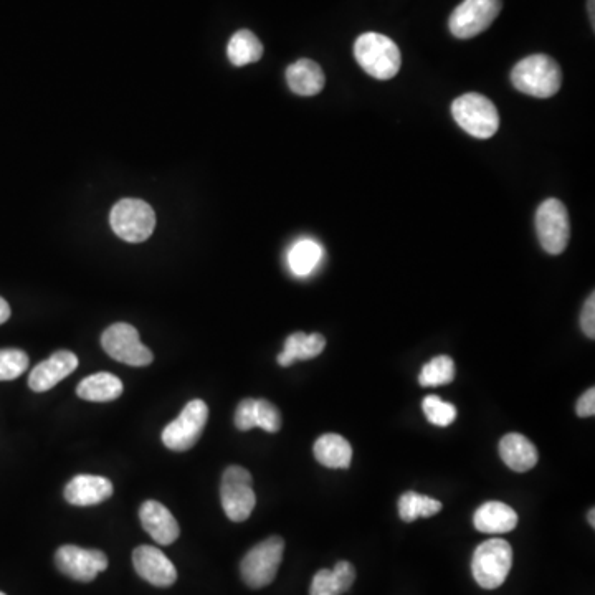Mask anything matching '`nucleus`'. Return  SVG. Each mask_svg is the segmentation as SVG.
<instances>
[{
	"label": "nucleus",
	"mask_w": 595,
	"mask_h": 595,
	"mask_svg": "<svg viewBox=\"0 0 595 595\" xmlns=\"http://www.w3.org/2000/svg\"><path fill=\"white\" fill-rule=\"evenodd\" d=\"M516 90L534 98H551L561 90L562 70L554 58L536 53L516 63L511 72Z\"/></svg>",
	"instance_id": "nucleus-1"
},
{
	"label": "nucleus",
	"mask_w": 595,
	"mask_h": 595,
	"mask_svg": "<svg viewBox=\"0 0 595 595\" xmlns=\"http://www.w3.org/2000/svg\"><path fill=\"white\" fill-rule=\"evenodd\" d=\"M354 57L359 67L377 80H391L399 73L402 65V55L397 43L376 32H367L356 40Z\"/></svg>",
	"instance_id": "nucleus-2"
},
{
	"label": "nucleus",
	"mask_w": 595,
	"mask_h": 595,
	"mask_svg": "<svg viewBox=\"0 0 595 595\" xmlns=\"http://www.w3.org/2000/svg\"><path fill=\"white\" fill-rule=\"evenodd\" d=\"M513 566V548L505 539H490L476 548L472 572L481 589L493 591L503 586Z\"/></svg>",
	"instance_id": "nucleus-3"
},
{
	"label": "nucleus",
	"mask_w": 595,
	"mask_h": 595,
	"mask_svg": "<svg viewBox=\"0 0 595 595\" xmlns=\"http://www.w3.org/2000/svg\"><path fill=\"white\" fill-rule=\"evenodd\" d=\"M453 119L473 138L490 139L500 129V113L493 101L480 93H467L452 105Z\"/></svg>",
	"instance_id": "nucleus-4"
},
{
	"label": "nucleus",
	"mask_w": 595,
	"mask_h": 595,
	"mask_svg": "<svg viewBox=\"0 0 595 595\" xmlns=\"http://www.w3.org/2000/svg\"><path fill=\"white\" fill-rule=\"evenodd\" d=\"M285 553V541L272 536L250 549L240 564V574L248 587L262 589L275 581Z\"/></svg>",
	"instance_id": "nucleus-5"
},
{
	"label": "nucleus",
	"mask_w": 595,
	"mask_h": 595,
	"mask_svg": "<svg viewBox=\"0 0 595 595\" xmlns=\"http://www.w3.org/2000/svg\"><path fill=\"white\" fill-rule=\"evenodd\" d=\"M220 500L230 521L243 523L250 518L257 505V495L247 468L232 465L225 470L220 483Z\"/></svg>",
	"instance_id": "nucleus-6"
},
{
	"label": "nucleus",
	"mask_w": 595,
	"mask_h": 595,
	"mask_svg": "<svg viewBox=\"0 0 595 595\" xmlns=\"http://www.w3.org/2000/svg\"><path fill=\"white\" fill-rule=\"evenodd\" d=\"M110 224L113 232L126 242H144L156 229V214L144 200L123 199L111 210Z\"/></svg>",
	"instance_id": "nucleus-7"
},
{
	"label": "nucleus",
	"mask_w": 595,
	"mask_h": 595,
	"mask_svg": "<svg viewBox=\"0 0 595 595\" xmlns=\"http://www.w3.org/2000/svg\"><path fill=\"white\" fill-rule=\"evenodd\" d=\"M207 420H209V407L204 400H191L182 409L181 415L162 430V443L174 452L191 450L202 437Z\"/></svg>",
	"instance_id": "nucleus-8"
},
{
	"label": "nucleus",
	"mask_w": 595,
	"mask_h": 595,
	"mask_svg": "<svg viewBox=\"0 0 595 595\" xmlns=\"http://www.w3.org/2000/svg\"><path fill=\"white\" fill-rule=\"evenodd\" d=\"M503 0H463L453 10L448 27L453 37L467 40L483 34L498 19Z\"/></svg>",
	"instance_id": "nucleus-9"
},
{
	"label": "nucleus",
	"mask_w": 595,
	"mask_h": 595,
	"mask_svg": "<svg viewBox=\"0 0 595 595\" xmlns=\"http://www.w3.org/2000/svg\"><path fill=\"white\" fill-rule=\"evenodd\" d=\"M536 232L544 252L561 255L571 238V222L566 205L561 200L548 199L536 212Z\"/></svg>",
	"instance_id": "nucleus-10"
},
{
	"label": "nucleus",
	"mask_w": 595,
	"mask_h": 595,
	"mask_svg": "<svg viewBox=\"0 0 595 595\" xmlns=\"http://www.w3.org/2000/svg\"><path fill=\"white\" fill-rule=\"evenodd\" d=\"M101 346L108 356L126 366L144 367L154 361V356L141 339L138 329L126 323H116L101 336Z\"/></svg>",
	"instance_id": "nucleus-11"
},
{
	"label": "nucleus",
	"mask_w": 595,
	"mask_h": 595,
	"mask_svg": "<svg viewBox=\"0 0 595 595\" xmlns=\"http://www.w3.org/2000/svg\"><path fill=\"white\" fill-rule=\"evenodd\" d=\"M55 564L58 571L73 581L91 582L100 572L108 569V557L98 549H83L67 544L58 549Z\"/></svg>",
	"instance_id": "nucleus-12"
},
{
	"label": "nucleus",
	"mask_w": 595,
	"mask_h": 595,
	"mask_svg": "<svg viewBox=\"0 0 595 595\" xmlns=\"http://www.w3.org/2000/svg\"><path fill=\"white\" fill-rule=\"evenodd\" d=\"M133 566L139 577L156 587H171L176 584V566L171 559L154 546H139L133 551Z\"/></svg>",
	"instance_id": "nucleus-13"
},
{
	"label": "nucleus",
	"mask_w": 595,
	"mask_h": 595,
	"mask_svg": "<svg viewBox=\"0 0 595 595\" xmlns=\"http://www.w3.org/2000/svg\"><path fill=\"white\" fill-rule=\"evenodd\" d=\"M139 519L144 531L161 546L176 543V539L181 534L176 518L159 501H144L139 508Z\"/></svg>",
	"instance_id": "nucleus-14"
},
{
	"label": "nucleus",
	"mask_w": 595,
	"mask_h": 595,
	"mask_svg": "<svg viewBox=\"0 0 595 595\" xmlns=\"http://www.w3.org/2000/svg\"><path fill=\"white\" fill-rule=\"evenodd\" d=\"M78 367V357L70 351H58L40 362L34 371L30 372L29 386L34 392H47L70 376Z\"/></svg>",
	"instance_id": "nucleus-15"
},
{
	"label": "nucleus",
	"mask_w": 595,
	"mask_h": 595,
	"mask_svg": "<svg viewBox=\"0 0 595 595\" xmlns=\"http://www.w3.org/2000/svg\"><path fill=\"white\" fill-rule=\"evenodd\" d=\"M113 496V483L105 476L77 475L65 486V500L73 506H95Z\"/></svg>",
	"instance_id": "nucleus-16"
},
{
	"label": "nucleus",
	"mask_w": 595,
	"mask_h": 595,
	"mask_svg": "<svg viewBox=\"0 0 595 595\" xmlns=\"http://www.w3.org/2000/svg\"><path fill=\"white\" fill-rule=\"evenodd\" d=\"M476 531L486 534L510 533L518 526V515L511 506L501 501H488L473 516Z\"/></svg>",
	"instance_id": "nucleus-17"
},
{
	"label": "nucleus",
	"mask_w": 595,
	"mask_h": 595,
	"mask_svg": "<svg viewBox=\"0 0 595 595\" xmlns=\"http://www.w3.org/2000/svg\"><path fill=\"white\" fill-rule=\"evenodd\" d=\"M500 457L513 472H529L539 460L538 448L521 434H508L501 438Z\"/></svg>",
	"instance_id": "nucleus-18"
},
{
	"label": "nucleus",
	"mask_w": 595,
	"mask_h": 595,
	"mask_svg": "<svg viewBox=\"0 0 595 595\" xmlns=\"http://www.w3.org/2000/svg\"><path fill=\"white\" fill-rule=\"evenodd\" d=\"M286 83L295 95L315 96L323 91L326 77L318 63L303 58L286 68Z\"/></svg>",
	"instance_id": "nucleus-19"
},
{
	"label": "nucleus",
	"mask_w": 595,
	"mask_h": 595,
	"mask_svg": "<svg viewBox=\"0 0 595 595\" xmlns=\"http://www.w3.org/2000/svg\"><path fill=\"white\" fill-rule=\"evenodd\" d=\"M356 569L348 561H339L333 571L321 569L311 582L310 595H343L353 587Z\"/></svg>",
	"instance_id": "nucleus-20"
},
{
	"label": "nucleus",
	"mask_w": 595,
	"mask_h": 595,
	"mask_svg": "<svg viewBox=\"0 0 595 595\" xmlns=\"http://www.w3.org/2000/svg\"><path fill=\"white\" fill-rule=\"evenodd\" d=\"M326 348V338L323 334H305L298 331L288 336L285 341V349L278 356V364L283 367H290L296 361H308L315 359L323 353Z\"/></svg>",
	"instance_id": "nucleus-21"
},
{
	"label": "nucleus",
	"mask_w": 595,
	"mask_h": 595,
	"mask_svg": "<svg viewBox=\"0 0 595 595\" xmlns=\"http://www.w3.org/2000/svg\"><path fill=\"white\" fill-rule=\"evenodd\" d=\"M315 458L323 467L326 468H346L351 467L353 460V447L346 438L338 434H324L316 440Z\"/></svg>",
	"instance_id": "nucleus-22"
},
{
	"label": "nucleus",
	"mask_w": 595,
	"mask_h": 595,
	"mask_svg": "<svg viewBox=\"0 0 595 595\" xmlns=\"http://www.w3.org/2000/svg\"><path fill=\"white\" fill-rule=\"evenodd\" d=\"M123 382L110 372H98L78 384L77 394L88 402H111L123 394Z\"/></svg>",
	"instance_id": "nucleus-23"
},
{
	"label": "nucleus",
	"mask_w": 595,
	"mask_h": 595,
	"mask_svg": "<svg viewBox=\"0 0 595 595\" xmlns=\"http://www.w3.org/2000/svg\"><path fill=\"white\" fill-rule=\"evenodd\" d=\"M227 57L235 67H245L263 57V45L250 30H238L227 45Z\"/></svg>",
	"instance_id": "nucleus-24"
},
{
	"label": "nucleus",
	"mask_w": 595,
	"mask_h": 595,
	"mask_svg": "<svg viewBox=\"0 0 595 595\" xmlns=\"http://www.w3.org/2000/svg\"><path fill=\"white\" fill-rule=\"evenodd\" d=\"M321 258H323V248L319 247V243L310 240V238H303L291 247L290 253H288V265L295 275L306 277V275L315 272Z\"/></svg>",
	"instance_id": "nucleus-25"
},
{
	"label": "nucleus",
	"mask_w": 595,
	"mask_h": 595,
	"mask_svg": "<svg viewBox=\"0 0 595 595\" xmlns=\"http://www.w3.org/2000/svg\"><path fill=\"white\" fill-rule=\"evenodd\" d=\"M440 511V501L430 496L419 495L417 491H407L399 498V516L404 523H412L417 518H430Z\"/></svg>",
	"instance_id": "nucleus-26"
},
{
	"label": "nucleus",
	"mask_w": 595,
	"mask_h": 595,
	"mask_svg": "<svg viewBox=\"0 0 595 595\" xmlns=\"http://www.w3.org/2000/svg\"><path fill=\"white\" fill-rule=\"evenodd\" d=\"M455 362L450 356H437L427 362L420 371L419 382L422 387L447 386L455 379Z\"/></svg>",
	"instance_id": "nucleus-27"
},
{
	"label": "nucleus",
	"mask_w": 595,
	"mask_h": 595,
	"mask_svg": "<svg viewBox=\"0 0 595 595\" xmlns=\"http://www.w3.org/2000/svg\"><path fill=\"white\" fill-rule=\"evenodd\" d=\"M422 409H424L425 417L430 424L437 425V427H448L458 417L457 407L450 402H443L438 396L425 397Z\"/></svg>",
	"instance_id": "nucleus-28"
},
{
	"label": "nucleus",
	"mask_w": 595,
	"mask_h": 595,
	"mask_svg": "<svg viewBox=\"0 0 595 595\" xmlns=\"http://www.w3.org/2000/svg\"><path fill=\"white\" fill-rule=\"evenodd\" d=\"M29 369V356L20 349H0V382L14 381Z\"/></svg>",
	"instance_id": "nucleus-29"
},
{
	"label": "nucleus",
	"mask_w": 595,
	"mask_h": 595,
	"mask_svg": "<svg viewBox=\"0 0 595 595\" xmlns=\"http://www.w3.org/2000/svg\"><path fill=\"white\" fill-rule=\"evenodd\" d=\"M255 424L268 434L280 432L283 420L277 405L265 399H255Z\"/></svg>",
	"instance_id": "nucleus-30"
},
{
	"label": "nucleus",
	"mask_w": 595,
	"mask_h": 595,
	"mask_svg": "<svg viewBox=\"0 0 595 595\" xmlns=\"http://www.w3.org/2000/svg\"><path fill=\"white\" fill-rule=\"evenodd\" d=\"M235 427L242 432L257 427L255 424V399H243L235 412Z\"/></svg>",
	"instance_id": "nucleus-31"
},
{
	"label": "nucleus",
	"mask_w": 595,
	"mask_h": 595,
	"mask_svg": "<svg viewBox=\"0 0 595 595\" xmlns=\"http://www.w3.org/2000/svg\"><path fill=\"white\" fill-rule=\"evenodd\" d=\"M581 328L586 334L587 338H595V295L592 293L587 298L586 305L582 308L581 313Z\"/></svg>",
	"instance_id": "nucleus-32"
},
{
	"label": "nucleus",
	"mask_w": 595,
	"mask_h": 595,
	"mask_svg": "<svg viewBox=\"0 0 595 595\" xmlns=\"http://www.w3.org/2000/svg\"><path fill=\"white\" fill-rule=\"evenodd\" d=\"M576 412L579 417L586 419L595 414V389L591 387L589 391L582 394L581 399L577 400Z\"/></svg>",
	"instance_id": "nucleus-33"
},
{
	"label": "nucleus",
	"mask_w": 595,
	"mask_h": 595,
	"mask_svg": "<svg viewBox=\"0 0 595 595\" xmlns=\"http://www.w3.org/2000/svg\"><path fill=\"white\" fill-rule=\"evenodd\" d=\"M10 318V306L4 298H0V324H4Z\"/></svg>",
	"instance_id": "nucleus-34"
},
{
	"label": "nucleus",
	"mask_w": 595,
	"mask_h": 595,
	"mask_svg": "<svg viewBox=\"0 0 595 595\" xmlns=\"http://www.w3.org/2000/svg\"><path fill=\"white\" fill-rule=\"evenodd\" d=\"M595 0H589V2H587V9H589V17H591V22H592V29H594V24H595Z\"/></svg>",
	"instance_id": "nucleus-35"
},
{
	"label": "nucleus",
	"mask_w": 595,
	"mask_h": 595,
	"mask_svg": "<svg viewBox=\"0 0 595 595\" xmlns=\"http://www.w3.org/2000/svg\"><path fill=\"white\" fill-rule=\"evenodd\" d=\"M595 511L594 508H592L591 511H589V515H587V521H589V523H591L592 528H595Z\"/></svg>",
	"instance_id": "nucleus-36"
},
{
	"label": "nucleus",
	"mask_w": 595,
	"mask_h": 595,
	"mask_svg": "<svg viewBox=\"0 0 595 595\" xmlns=\"http://www.w3.org/2000/svg\"><path fill=\"white\" fill-rule=\"evenodd\" d=\"M0 595H5L4 592H0Z\"/></svg>",
	"instance_id": "nucleus-37"
}]
</instances>
